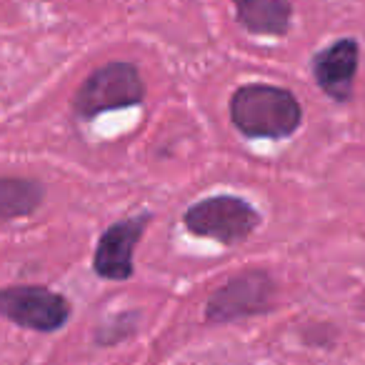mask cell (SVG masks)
<instances>
[{"instance_id":"obj_4","label":"cell","mask_w":365,"mask_h":365,"mask_svg":"<svg viewBox=\"0 0 365 365\" xmlns=\"http://www.w3.org/2000/svg\"><path fill=\"white\" fill-rule=\"evenodd\" d=\"M275 283L265 270H248L230 278L208 300L205 318L210 323H230V320L253 318L273 308Z\"/></svg>"},{"instance_id":"obj_5","label":"cell","mask_w":365,"mask_h":365,"mask_svg":"<svg viewBox=\"0 0 365 365\" xmlns=\"http://www.w3.org/2000/svg\"><path fill=\"white\" fill-rule=\"evenodd\" d=\"M71 315L66 298L41 285H13L0 290V318L21 328L53 333L63 328Z\"/></svg>"},{"instance_id":"obj_1","label":"cell","mask_w":365,"mask_h":365,"mask_svg":"<svg viewBox=\"0 0 365 365\" xmlns=\"http://www.w3.org/2000/svg\"><path fill=\"white\" fill-rule=\"evenodd\" d=\"M230 120L245 138L280 140L303 123V108L290 91L265 83L240 86L230 98Z\"/></svg>"},{"instance_id":"obj_8","label":"cell","mask_w":365,"mask_h":365,"mask_svg":"<svg viewBox=\"0 0 365 365\" xmlns=\"http://www.w3.org/2000/svg\"><path fill=\"white\" fill-rule=\"evenodd\" d=\"M235 16L240 26L253 36H285L293 21L288 0H235Z\"/></svg>"},{"instance_id":"obj_3","label":"cell","mask_w":365,"mask_h":365,"mask_svg":"<svg viewBox=\"0 0 365 365\" xmlns=\"http://www.w3.org/2000/svg\"><path fill=\"white\" fill-rule=\"evenodd\" d=\"M185 228L200 238L235 245L245 240L260 223V213L235 195H213L185 210Z\"/></svg>"},{"instance_id":"obj_9","label":"cell","mask_w":365,"mask_h":365,"mask_svg":"<svg viewBox=\"0 0 365 365\" xmlns=\"http://www.w3.org/2000/svg\"><path fill=\"white\" fill-rule=\"evenodd\" d=\"M43 200L41 182L31 178H0V218H26Z\"/></svg>"},{"instance_id":"obj_6","label":"cell","mask_w":365,"mask_h":365,"mask_svg":"<svg viewBox=\"0 0 365 365\" xmlns=\"http://www.w3.org/2000/svg\"><path fill=\"white\" fill-rule=\"evenodd\" d=\"M358 63H360L358 41L355 38H340V41L323 48L313 58V78L328 98H333L335 103H348L353 98Z\"/></svg>"},{"instance_id":"obj_2","label":"cell","mask_w":365,"mask_h":365,"mask_svg":"<svg viewBox=\"0 0 365 365\" xmlns=\"http://www.w3.org/2000/svg\"><path fill=\"white\" fill-rule=\"evenodd\" d=\"M145 98V86L133 63H108L86 78L73 98V108L78 115L96 118L106 110L140 106Z\"/></svg>"},{"instance_id":"obj_7","label":"cell","mask_w":365,"mask_h":365,"mask_svg":"<svg viewBox=\"0 0 365 365\" xmlns=\"http://www.w3.org/2000/svg\"><path fill=\"white\" fill-rule=\"evenodd\" d=\"M148 215L128 218L110 225L98 240L93 270L106 280H128L133 275V250L148 225Z\"/></svg>"}]
</instances>
